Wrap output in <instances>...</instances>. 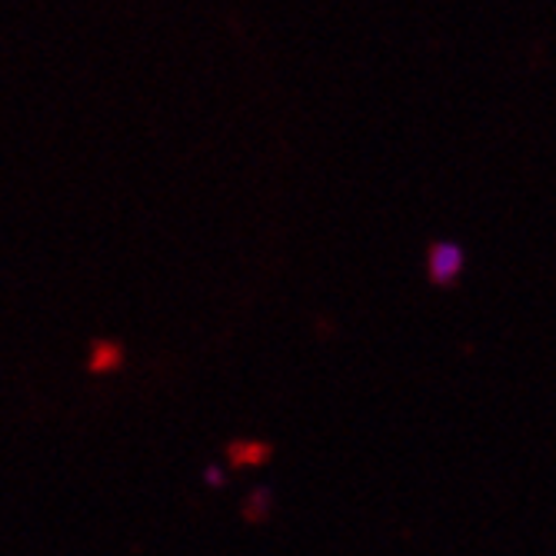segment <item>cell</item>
Here are the masks:
<instances>
[{
  "instance_id": "5",
  "label": "cell",
  "mask_w": 556,
  "mask_h": 556,
  "mask_svg": "<svg viewBox=\"0 0 556 556\" xmlns=\"http://www.w3.org/2000/svg\"><path fill=\"white\" fill-rule=\"evenodd\" d=\"M207 483H211V486H217V483H224V473H220L217 467H211V470H207Z\"/></svg>"
},
{
  "instance_id": "3",
  "label": "cell",
  "mask_w": 556,
  "mask_h": 556,
  "mask_svg": "<svg viewBox=\"0 0 556 556\" xmlns=\"http://www.w3.org/2000/svg\"><path fill=\"white\" fill-rule=\"evenodd\" d=\"M274 457V446L264 440H233L227 446V460L233 467H261Z\"/></svg>"
},
{
  "instance_id": "4",
  "label": "cell",
  "mask_w": 556,
  "mask_h": 556,
  "mask_svg": "<svg viewBox=\"0 0 556 556\" xmlns=\"http://www.w3.org/2000/svg\"><path fill=\"white\" fill-rule=\"evenodd\" d=\"M270 514H274V490L257 486L243 503V517H247V523H264Z\"/></svg>"
},
{
  "instance_id": "2",
  "label": "cell",
  "mask_w": 556,
  "mask_h": 556,
  "mask_svg": "<svg viewBox=\"0 0 556 556\" xmlns=\"http://www.w3.org/2000/svg\"><path fill=\"white\" fill-rule=\"evenodd\" d=\"M124 367V346L117 340H93L90 357H87V370L90 374H114Z\"/></svg>"
},
{
  "instance_id": "1",
  "label": "cell",
  "mask_w": 556,
  "mask_h": 556,
  "mask_svg": "<svg viewBox=\"0 0 556 556\" xmlns=\"http://www.w3.org/2000/svg\"><path fill=\"white\" fill-rule=\"evenodd\" d=\"M464 267H467V254H464L460 243H453V240L430 243V250H427V277H430L433 287L457 283Z\"/></svg>"
}]
</instances>
